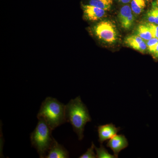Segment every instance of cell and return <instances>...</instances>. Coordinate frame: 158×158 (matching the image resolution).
<instances>
[{
	"label": "cell",
	"mask_w": 158,
	"mask_h": 158,
	"mask_svg": "<svg viewBox=\"0 0 158 158\" xmlns=\"http://www.w3.org/2000/svg\"><path fill=\"white\" fill-rule=\"evenodd\" d=\"M65 119L66 122L71 125L79 140H82L84 138L85 125L91 121V118L88 108L80 96L71 100L65 105Z\"/></svg>",
	"instance_id": "6da1fadb"
},
{
	"label": "cell",
	"mask_w": 158,
	"mask_h": 158,
	"mask_svg": "<svg viewBox=\"0 0 158 158\" xmlns=\"http://www.w3.org/2000/svg\"><path fill=\"white\" fill-rule=\"evenodd\" d=\"M65 105L53 98H46L42 102L37 117L41 119L53 131L59 126L66 123L65 119Z\"/></svg>",
	"instance_id": "7a4b0ae2"
},
{
	"label": "cell",
	"mask_w": 158,
	"mask_h": 158,
	"mask_svg": "<svg viewBox=\"0 0 158 158\" xmlns=\"http://www.w3.org/2000/svg\"><path fill=\"white\" fill-rule=\"evenodd\" d=\"M52 130L42 119H38L35 129L31 135L32 146L37 150L40 158H46L54 138L52 136Z\"/></svg>",
	"instance_id": "3957f363"
},
{
	"label": "cell",
	"mask_w": 158,
	"mask_h": 158,
	"mask_svg": "<svg viewBox=\"0 0 158 158\" xmlns=\"http://www.w3.org/2000/svg\"><path fill=\"white\" fill-rule=\"evenodd\" d=\"M94 33L100 39L109 43H113L117 39V32L113 23L109 21L101 22L94 27Z\"/></svg>",
	"instance_id": "277c9868"
},
{
	"label": "cell",
	"mask_w": 158,
	"mask_h": 158,
	"mask_svg": "<svg viewBox=\"0 0 158 158\" xmlns=\"http://www.w3.org/2000/svg\"><path fill=\"white\" fill-rule=\"evenodd\" d=\"M128 141L125 136L122 135H116L107 143V147L113 151L114 155L118 157L119 153L128 146Z\"/></svg>",
	"instance_id": "5b68a950"
},
{
	"label": "cell",
	"mask_w": 158,
	"mask_h": 158,
	"mask_svg": "<svg viewBox=\"0 0 158 158\" xmlns=\"http://www.w3.org/2000/svg\"><path fill=\"white\" fill-rule=\"evenodd\" d=\"M120 130V127H116L112 123L99 126L98 127L99 142L102 144L103 142L117 135V133Z\"/></svg>",
	"instance_id": "8992f818"
},
{
	"label": "cell",
	"mask_w": 158,
	"mask_h": 158,
	"mask_svg": "<svg viewBox=\"0 0 158 158\" xmlns=\"http://www.w3.org/2000/svg\"><path fill=\"white\" fill-rule=\"evenodd\" d=\"M131 9L128 6L122 7L118 15L119 23L123 28L126 30L131 28L134 22V16Z\"/></svg>",
	"instance_id": "52a82bcc"
},
{
	"label": "cell",
	"mask_w": 158,
	"mask_h": 158,
	"mask_svg": "<svg viewBox=\"0 0 158 158\" xmlns=\"http://www.w3.org/2000/svg\"><path fill=\"white\" fill-rule=\"evenodd\" d=\"M83 9L85 17L92 21L98 20L106 15V10L91 5H84Z\"/></svg>",
	"instance_id": "ba28073f"
},
{
	"label": "cell",
	"mask_w": 158,
	"mask_h": 158,
	"mask_svg": "<svg viewBox=\"0 0 158 158\" xmlns=\"http://www.w3.org/2000/svg\"><path fill=\"white\" fill-rule=\"evenodd\" d=\"M69 153L65 148L59 144L55 139L49 149L46 158H68Z\"/></svg>",
	"instance_id": "9c48e42d"
},
{
	"label": "cell",
	"mask_w": 158,
	"mask_h": 158,
	"mask_svg": "<svg viewBox=\"0 0 158 158\" xmlns=\"http://www.w3.org/2000/svg\"><path fill=\"white\" fill-rule=\"evenodd\" d=\"M125 43L130 47L144 53L147 48V44L138 35L129 36L125 40Z\"/></svg>",
	"instance_id": "30bf717a"
},
{
	"label": "cell",
	"mask_w": 158,
	"mask_h": 158,
	"mask_svg": "<svg viewBox=\"0 0 158 158\" xmlns=\"http://www.w3.org/2000/svg\"><path fill=\"white\" fill-rule=\"evenodd\" d=\"M113 0H90L89 5L107 11L113 5Z\"/></svg>",
	"instance_id": "8fae6325"
},
{
	"label": "cell",
	"mask_w": 158,
	"mask_h": 158,
	"mask_svg": "<svg viewBox=\"0 0 158 158\" xmlns=\"http://www.w3.org/2000/svg\"><path fill=\"white\" fill-rule=\"evenodd\" d=\"M145 0H132L131 9L135 14H141L145 8Z\"/></svg>",
	"instance_id": "7c38bea8"
},
{
	"label": "cell",
	"mask_w": 158,
	"mask_h": 158,
	"mask_svg": "<svg viewBox=\"0 0 158 158\" xmlns=\"http://www.w3.org/2000/svg\"><path fill=\"white\" fill-rule=\"evenodd\" d=\"M138 34L142 39L147 41L153 38L151 32L147 25L139 26L138 28Z\"/></svg>",
	"instance_id": "4fadbf2b"
},
{
	"label": "cell",
	"mask_w": 158,
	"mask_h": 158,
	"mask_svg": "<svg viewBox=\"0 0 158 158\" xmlns=\"http://www.w3.org/2000/svg\"><path fill=\"white\" fill-rule=\"evenodd\" d=\"M94 150L96 151V156L98 158H114L116 156L110 154L108 152L104 146L101 144L100 148H97L94 146Z\"/></svg>",
	"instance_id": "5bb4252c"
},
{
	"label": "cell",
	"mask_w": 158,
	"mask_h": 158,
	"mask_svg": "<svg viewBox=\"0 0 158 158\" xmlns=\"http://www.w3.org/2000/svg\"><path fill=\"white\" fill-rule=\"evenodd\" d=\"M147 48L150 52L154 54L158 44V38H152L148 41Z\"/></svg>",
	"instance_id": "9a60e30c"
},
{
	"label": "cell",
	"mask_w": 158,
	"mask_h": 158,
	"mask_svg": "<svg viewBox=\"0 0 158 158\" xmlns=\"http://www.w3.org/2000/svg\"><path fill=\"white\" fill-rule=\"evenodd\" d=\"M94 145L93 142H92L91 147L88 148V150L84 154L80 156V158H96V154H95L94 150Z\"/></svg>",
	"instance_id": "2e32d148"
},
{
	"label": "cell",
	"mask_w": 158,
	"mask_h": 158,
	"mask_svg": "<svg viewBox=\"0 0 158 158\" xmlns=\"http://www.w3.org/2000/svg\"><path fill=\"white\" fill-rule=\"evenodd\" d=\"M147 25L150 29L153 38H158V25L156 24L149 23Z\"/></svg>",
	"instance_id": "e0dca14e"
},
{
	"label": "cell",
	"mask_w": 158,
	"mask_h": 158,
	"mask_svg": "<svg viewBox=\"0 0 158 158\" xmlns=\"http://www.w3.org/2000/svg\"><path fill=\"white\" fill-rule=\"evenodd\" d=\"M147 19L150 23L158 25V18L154 15L150 11L147 14Z\"/></svg>",
	"instance_id": "ac0fdd59"
},
{
	"label": "cell",
	"mask_w": 158,
	"mask_h": 158,
	"mask_svg": "<svg viewBox=\"0 0 158 158\" xmlns=\"http://www.w3.org/2000/svg\"><path fill=\"white\" fill-rule=\"evenodd\" d=\"M150 11L157 17L158 18V7L155 6V7H153L152 9L150 10Z\"/></svg>",
	"instance_id": "d6986e66"
},
{
	"label": "cell",
	"mask_w": 158,
	"mask_h": 158,
	"mask_svg": "<svg viewBox=\"0 0 158 158\" xmlns=\"http://www.w3.org/2000/svg\"><path fill=\"white\" fill-rule=\"evenodd\" d=\"M118 1L119 2H122L123 3H124V4H127V3L129 2L131 0H118Z\"/></svg>",
	"instance_id": "ffe728a7"
},
{
	"label": "cell",
	"mask_w": 158,
	"mask_h": 158,
	"mask_svg": "<svg viewBox=\"0 0 158 158\" xmlns=\"http://www.w3.org/2000/svg\"><path fill=\"white\" fill-rule=\"evenodd\" d=\"M154 54L155 55L156 57L158 58V44L157 46L155 52V53Z\"/></svg>",
	"instance_id": "44dd1931"
},
{
	"label": "cell",
	"mask_w": 158,
	"mask_h": 158,
	"mask_svg": "<svg viewBox=\"0 0 158 158\" xmlns=\"http://www.w3.org/2000/svg\"><path fill=\"white\" fill-rule=\"evenodd\" d=\"M156 5H157V6L158 7V0H156Z\"/></svg>",
	"instance_id": "7402d4cb"
},
{
	"label": "cell",
	"mask_w": 158,
	"mask_h": 158,
	"mask_svg": "<svg viewBox=\"0 0 158 158\" xmlns=\"http://www.w3.org/2000/svg\"><path fill=\"white\" fill-rule=\"evenodd\" d=\"M147 1H149V0H147Z\"/></svg>",
	"instance_id": "603a6c76"
}]
</instances>
